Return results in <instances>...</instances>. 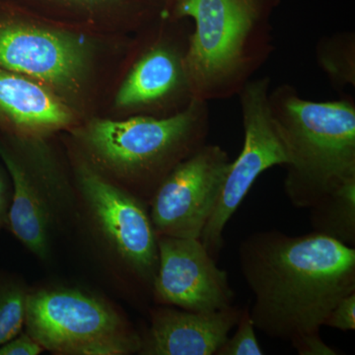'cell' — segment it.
<instances>
[{"mask_svg":"<svg viewBox=\"0 0 355 355\" xmlns=\"http://www.w3.org/2000/svg\"><path fill=\"white\" fill-rule=\"evenodd\" d=\"M240 268L254 304L257 330L293 340L320 331L336 303L355 292V250L327 236L291 237L270 230L239 247Z\"/></svg>","mask_w":355,"mask_h":355,"instance_id":"6da1fadb","label":"cell"},{"mask_svg":"<svg viewBox=\"0 0 355 355\" xmlns=\"http://www.w3.org/2000/svg\"><path fill=\"white\" fill-rule=\"evenodd\" d=\"M205 133V103L195 98L167 118L94 120L76 139L89 164L148 203L173 168L203 146Z\"/></svg>","mask_w":355,"mask_h":355,"instance_id":"7a4b0ae2","label":"cell"},{"mask_svg":"<svg viewBox=\"0 0 355 355\" xmlns=\"http://www.w3.org/2000/svg\"><path fill=\"white\" fill-rule=\"evenodd\" d=\"M288 163L284 191L297 209L355 178V109L347 101L312 102L279 88L268 95Z\"/></svg>","mask_w":355,"mask_h":355,"instance_id":"3957f363","label":"cell"},{"mask_svg":"<svg viewBox=\"0 0 355 355\" xmlns=\"http://www.w3.org/2000/svg\"><path fill=\"white\" fill-rule=\"evenodd\" d=\"M78 217L98 253L121 280L151 294L157 234L148 203L78 159L74 167Z\"/></svg>","mask_w":355,"mask_h":355,"instance_id":"277c9868","label":"cell"},{"mask_svg":"<svg viewBox=\"0 0 355 355\" xmlns=\"http://www.w3.org/2000/svg\"><path fill=\"white\" fill-rule=\"evenodd\" d=\"M24 330L57 355H132L141 347V336L116 306L76 286L30 288Z\"/></svg>","mask_w":355,"mask_h":355,"instance_id":"5b68a950","label":"cell"},{"mask_svg":"<svg viewBox=\"0 0 355 355\" xmlns=\"http://www.w3.org/2000/svg\"><path fill=\"white\" fill-rule=\"evenodd\" d=\"M17 139L19 148L0 144L12 184L6 228L35 258L48 261L58 236L77 221L76 186L62 177L44 151L36 150L40 139Z\"/></svg>","mask_w":355,"mask_h":355,"instance_id":"8992f818","label":"cell"},{"mask_svg":"<svg viewBox=\"0 0 355 355\" xmlns=\"http://www.w3.org/2000/svg\"><path fill=\"white\" fill-rule=\"evenodd\" d=\"M263 7V0H175V15L195 21L184 69L198 99L229 85L244 70Z\"/></svg>","mask_w":355,"mask_h":355,"instance_id":"52a82bcc","label":"cell"},{"mask_svg":"<svg viewBox=\"0 0 355 355\" xmlns=\"http://www.w3.org/2000/svg\"><path fill=\"white\" fill-rule=\"evenodd\" d=\"M89 62L90 51L80 37L18 2L0 3V69L67 95L83 87Z\"/></svg>","mask_w":355,"mask_h":355,"instance_id":"ba28073f","label":"cell"},{"mask_svg":"<svg viewBox=\"0 0 355 355\" xmlns=\"http://www.w3.org/2000/svg\"><path fill=\"white\" fill-rule=\"evenodd\" d=\"M245 139L241 153L230 168L216 207L200 240L216 259L223 247V231L261 173L288 163L286 146L273 120L266 79L247 84L241 93Z\"/></svg>","mask_w":355,"mask_h":355,"instance_id":"9c48e42d","label":"cell"},{"mask_svg":"<svg viewBox=\"0 0 355 355\" xmlns=\"http://www.w3.org/2000/svg\"><path fill=\"white\" fill-rule=\"evenodd\" d=\"M230 165L223 149L205 144L178 163L148 202L156 234L200 239Z\"/></svg>","mask_w":355,"mask_h":355,"instance_id":"30bf717a","label":"cell"},{"mask_svg":"<svg viewBox=\"0 0 355 355\" xmlns=\"http://www.w3.org/2000/svg\"><path fill=\"white\" fill-rule=\"evenodd\" d=\"M158 266L153 301L195 312H212L232 305L234 291L228 275L217 266L200 239L158 236Z\"/></svg>","mask_w":355,"mask_h":355,"instance_id":"8fae6325","label":"cell"},{"mask_svg":"<svg viewBox=\"0 0 355 355\" xmlns=\"http://www.w3.org/2000/svg\"><path fill=\"white\" fill-rule=\"evenodd\" d=\"M242 309L234 305L195 312L158 305L141 336L140 355H214L237 324Z\"/></svg>","mask_w":355,"mask_h":355,"instance_id":"7c38bea8","label":"cell"},{"mask_svg":"<svg viewBox=\"0 0 355 355\" xmlns=\"http://www.w3.org/2000/svg\"><path fill=\"white\" fill-rule=\"evenodd\" d=\"M0 118L21 139H43L73 125L64 100L44 84L0 69Z\"/></svg>","mask_w":355,"mask_h":355,"instance_id":"4fadbf2b","label":"cell"},{"mask_svg":"<svg viewBox=\"0 0 355 355\" xmlns=\"http://www.w3.org/2000/svg\"><path fill=\"white\" fill-rule=\"evenodd\" d=\"M183 77L187 78L184 62L166 49H154L128 74L116 96V105L135 108L160 101L171 94Z\"/></svg>","mask_w":355,"mask_h":355,"instance_id":"5bb4252c","label":"cell"},{"mask_svg":"<svg viewBox=\"0 0 355 355\" xmlns=\"http://www.w3.org/2000/svg\"><path fill=\"white\" fill-rule=\"evenodd\" d=\"M309 209L313 232L354 248L355 178L324 196Z\"/></svg>","mask_w":355,"mask_h":355,"instance_id":"9a60e30c","label":"cell"},{"mask_svg":"<svg viewBox=\"0 0 355 355\" xmlns=\"http://www.w3.org/2000/svg\"><path fill=\"white\" fill-rule=\"evenodd\" d=\"M150 0H15L36 13L78 19L118 17L140 10Z\"/></svg>","mask_w":355,"mask_h":355,"instance_id":"2e32d148","label":"cell"},{"mask_svg":"<svg viewBox=\"0 0 355 355\" xmlns=\"http://www.w3.org/2000/svg\"><path fill=\"white\" fill-rule=\"evenodd\" d=\"M30 288L19 275L0 270V345L24 330Z\"/></svg>","mask_w":355,"mask_h":355,"instance_id":"e0dca14e","label":"cell"},{"mask_svg":"<svg viewBox=\"0 0 355 355\" xmlns=\"http://www.w3.org/2000/svg\"><path fill=\"white\" fill-rule=\"evenodd\" d=\"M236 326L237 330L234 335L231 338L228 336L216 355H263V349L257 338L256 328L250 316L249 308L242 309Z\"/></svg>","mask_w":355,"mask_h":355,"instance_id":"ac0fdd59","label":"cell"},{"mask_svg":"<svg viewBox=\"0 0 355 355\" xmlns=\"http://www.w3.org/2000/svg\"><path fill=\"white\" fill-rule=\"evenodd\" d=\"M324 326L343 331L355 330V292L336 303L324 320Z\"/></svg>","mask_w":355,"mask_h":355,"instance_id":"d6986e66","label":"cell"},{"mask_svg":"<svg viewBox=\"0 0 355 355\" xmlns=\"http://www.w3.org/2000/svg\"><path fill=\"white\" fill-rule=\"evenodd\" d=\"M44 349L25 330L0 345V355H39Z\"/></svg>","mask_w":355,"mask_h":355,"instance_id":"ffe728a7","label":"cell"},{"mask_svg":"<svg viewBox=\"0 0 355 355\" xmlns=\"http://www.w3.org/2000/svg\"><path fill=\"white\" fill-rule=\"evenodd\" d=\"M292 347L300 355H336L338 352L327 345L320 331L298 336L291 340Z\"/></svg>","mask_w":355,"mask_h":355,"instance_id":"44dd1931","label":"cell"},{"mask_svg":"<svg viewBox=\"0 0 355 355\" xmlns=\"http://www.w3.org/2000/svg\"><path fill=\"white\" fill-rule=\"evenodd\" d=\"M11 198H12V184H11L10 177L8 179L6 173L0 168V231L7 227Z\"/></svg>","mask_w":355,"mask_h":355,"instance_id":"7402d4cb","label":"cell"}]
</instances>
